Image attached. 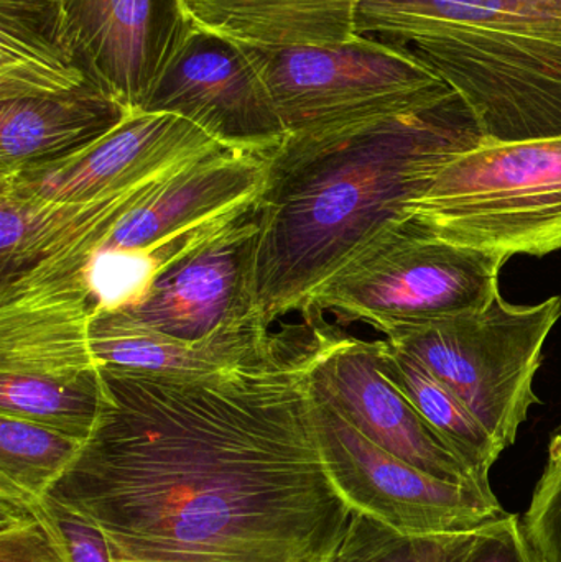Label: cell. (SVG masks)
Instances as JSON below:
<instances>
[{"label": "cell", "mask_w": 561, "mask_h": 562, "mask_svg": "<svg viewBox=\"0 0 561 562\" xmlns=\"http://www.w3.org/2000/svg\"><path fill=\"white\" fill-rule=\"evenodd\" d=\"M256 231L253 214L231 236L161 273L141 303L109 314L183 340L203 339L223 327H266L254 313L246 286L247 247Z\"/></svg>", "instance_id": "13"}, {"label": "cell", "mask_w": 561, "mask_h": 562, "mask_svg": "<svg viewBox=\"0 0 561 562\" xmlns=\"http://www.w3.org/2000/svg\"><path fill=\"white\" fill-rule=\"evenodd\" d=\"M68 379L0 373V415L26 419L88 441L101 406V372Z\"/></svg>", "instance_id": "20"}, {"label": "cell", "mask_w": 561, "mask_h": 562, "mask_svg": "<svg viewBox=\"0 0 561 562\" xmlns=\"http://www.w3.org/2000/svg\"><path fill=\"white\" fill-rule=\"evenodd\" d=\"M112 94L142 111L190 30L183 0H59Z\"/></svg>", "instance_id": "12"}, {"label": "cell", "mask_w": 561, "mask_h": 562, "mask_svg": "<svg viewBox=\"0 0 561 562\" xmlns=\"http://www.w3.org/2000/svg\"><path fill=\"white\" fill-rule=\"evenodd\" d=\"M424 236L513 257L561 249V137L490 144L451 158L408 206Z\"/></svg>", "instance_id": "4"}, {"label": "cell", "mask_w": 561, "mask_h": 562, "mask_svg": "<svg viewBox=\"0 0 561 562\" xmlns=\"http://www.w3.org/2000/svg\"><path fill=\"white\" fill-rule=\"evenodd\" d=\"M75 91L112 94L59 0H0V99Z\"/></svg>", "instance_id": "14"}, {"label": "cell", "mask_w": 561, "mask_h": 562, "mask_svg": "<svg viewBox=\"0 0 561 562\" xmlns=\"http://www.w3.org/2000/svg\"><path fill=\"white\" fill-rule=\"evenodd\" d=\"M483 142L457 94L401 117L332 131L289 134L272 150L254 207L246 286L270 329L361 247L392 224L451 158Z\"/></svg>", "instance_id": "2"}, {"label": "cell", "mask_w": 561, "mask_h": 562, "mask_svg": "<svg viewBox=\"0 0 561 562\" xmlns=\"http://www.w3.org/2000/svg\"><path fill=\"white\" fill-rule=\"evenodd\" d=\"M142 111L187 119L240 150L272 151L287 137L259 49L194 20Z\"/></svg>", "instance_id": "9"}, {"label": "cell", "mask_w": 561, "mask_h": 562, "mask_svg": "<svg viewBox=\"0 0 561 562\" xmlns=\"http://www.w3.org/2000/svg\"><path fill=\"white\" fill-rule=\"evenodd\" d=\"M91 340L102 363L181 379H200L262 362L285 344L259 324L223 327L203 339L183 340L134 326L109 313L96 314Z\"/></svg>", "instance_id": "15"}, {"label": "cell", "mask_w": 561, "mask_h": 562, "mask_svg": "<svg viewBox=\"0 0 561 562\" xmlns=\"http://www.w3.org/2000/svg\"><path fill=\"white\" fill-rule=\"evenodd\" d=\"M226 145L187 119L134 111L104 137L0 180V196L29 204L92 200Z\"/></svg>", "instance_id": "11"}, {"label": "cell", "mask_w": 561, "mask_h": 562, "mask_svg": "<svg viewBox=\"0 0 561 562\" xmlns=\"http://www.w3.org/2000/svg\"><path fill=\"white\" fill-rule=\"evenodd\" d=\"M33 510L65 562H112L108 540L88 518L49 494L33 504Z\"/></svg>", "instance_id": "24"}, {"label": "cell", "mask_w": 561, "mask_h": 562, "mask_svg": "<svg viewBox=\"0 0 561 562\" xmlns=\"http://www.w3.org/2000/svg\"><path fill=\"white\" fill-rule=\"evenodd\" d=\"M132 112L102 91L0 99V180L104 137Z\"/></svg>", "instance_id": "16"}, {"label": "cell", "mask_w": 561, "mask_h": 562, "mask_svg": "<svg viewBox=\"0 0 561 562\" xmlns=\"http://www.w3.org/2000/svg\"><path fill=\"white\" fill-rule=\"evenodd\" d=\"M561 317V297L532 306L503 296L473 313L388 334L417 357L493 436L501 451L516 442L539 398L534 380L547 337Z\"/></svg>", "instance_id": "6"}, {"label": "cell", "mask_w": 561, "mask_h": 562, "mask_svg": "<svg viewBox=\"0 0 561 562\" xmlns=\"http://www.w3.org/2000/svg\"><path fill=\"white\" fill-rule=\"evenodd\" d=\"M464 562H542L524 530L523 518L509 515L478 533Z\"/></svg>", "instance_id": "26"}, {"label": "cell", "mask_w": 561, "mask_h": 562, "mask_svg": "<svg viewBox=\"0 0 561 562\" xmlns=\"http://www.w3.org/2000/svg\"><path fill=\"white\" fill-rule=\"evenodd\" d=\"M194 22L257 48L355 40L362 0H183Z\"/></svg>", "instance_id": "17"}, {"label": "cell", "mask_w": 561, "mask_h": 562, "mask_svg": "<svg viewBox=\"0 0 561 562\" xmlns=\"http://www.w3.org/2000/svg\"><path fill=\"white\" fill-rule=\"evenodd\" d=\"M0 562H65L33 505L0 498Z\"/></svg>", "instance_id": "25"}, {"label": "cell", "mask_w": 561, "mask_h": 562, "mask_svg": "<svg viewBox=\"0 0 561 562\" xmlns=\"http://www.w3.org/2000/svg\"><path fill=\"white\" fill-rule=\"evenodd\" d=\"M356 30L441 79L483 142L561 137V0H362Z\"/></svg>", "instance_id": "3"}, {"label": "cell", "mask_w": 561, "mask_h": 562, "mask_svg": "<svg viewBox=\"0 0 561 562\" xmlns=\"http://www.w3.org/2000/svg\"><path fill=\"white\" fill-rule=\"evenodd\" d=\"M312 393L323 459L351 514L412 535L473 533L506 517L494 492L444 481L402 461Z\"/></svg>", "instance_id": "8"}, {"label": "cell", "mask_w": 561, "mask_h": 562, "mask_svg": "<svg viewBox=\"0 0 561 562\" xmlns=\"http://www.w3.org/2000/svg\"><path fill=\"white\" fill-rule=\"evenodd\" d=\"M378 360L385 376L405 393L425 423L467 462L481 482L491 485V468L503 451L467 406L417 357L388 339L378 340Z\"/></svg>", "instance_id": "19"}, {"label": "cell", "mask_w": 561, "mask_h": 562, "mask_svg": "<svg viewBox=\"0 0 561 562\" xmlns=\"http://www.w3.org/2000/svg\"><path fill=\"white\" fill-rule=\"evenodd\" d=\"M92 319L82 300L0 306V373L68 379L101 369Z\"/></svg>", "instance_id": "18"}, {"label": "cell", "mask_w": 561, "mask_h": 562, "mask_svg": "<svg viewBox=\"0 0 561 562\" xmlns=\"http://www.w3.org/2000/svg\"><path fill=\"white\" fill-rule=\"evenodd\" d=\"M523 524L540 560L561 562V425L550 438L546 469Z\"/></svg>", "instance_id": "23"}, {"label": "cell", "mask_w": 561, "mask_h": 562, "mask_svg": "<svg viewBox=\"0 0 561 562\" xmlns=\"http://www.w3.org/2000/svg\"><path fill=\"white\" fill-rule=\"evenodd\" d=\"M478 533H404L352 512L341 544L329 562H464Z\"/></svg>", "instance_id": "22"}, {"label": "cell", "mask_w": 561, "mask_h": 562, "mask_svg": "<svg viewBox=\"0 0 561 562\" xmlns=\"http://www.w3.org/2000/svg\"><path fill=\"white\" fill-rule=\"evenodd\" d=\"M509 259L424 236L408 221L392 224L316 290L310 310L362 321L384 334L437 323L490 306Z\"/></svg>", "instance_id": "5"}, {"label": "cell", "mask_w": 561, "mask_h": 562, "mask_svg": "<svg viewBox=\"0 0 561 562\" xmlns=\"http://www.w3.org/2000/svg\"><path fill=\"white\" fill-rule=\"evenodd\" d=\"M86 441L0 415V498L33 505L71 468Z\"/></svg>", "instance_id": "21"}, {"label": "cell", "mask_w": 561, "mask_h": 562, "mask_svg": "<svg viewBox=\"0 0 561 562\" xmlns=\"http://www.w3.org/2000/svg\"><path fill=\"white\" fill-rule=\"evenodd\" d=\"M257 49L287 135L374 124L453 94L434 72L368 36Z\"/></svg>", "instance_id": "7"}, {"label": "cell", "mask_w": 561, "mask_h": 562, "mask_svg": "<svg viewBox=\"0 0 561 562\" xmlns=\"http://www.w3.org/2000/svg\"><path fill=\"white\" fill-rule=\"evenodd\" d=\"M312 389L366 438L402 461L444 481L493 492L385 376L379 366L378 340L343 336L332 327L316 329Z\"/></svg>", "instance_id": "10"}, {"label": "cell", "mask_w": 561, "mask_h": 562, "mask_svg": "<svg viewBox=\"0 0 561 562\" xmlns=\"http://www.w3.org/2000/svg\"><path fill=\"white\" fill-rule=\"evenodd\" d=\"M283 346L200 379L104 363L94 431L49 495L112 562L332 561L351 508L319 446L312 340Z\"/></svg>", "instance_id": "1"}]
</instances>
